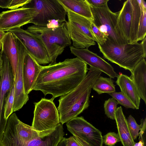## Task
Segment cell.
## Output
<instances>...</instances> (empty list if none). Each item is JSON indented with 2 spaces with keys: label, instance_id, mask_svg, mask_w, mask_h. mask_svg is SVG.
<instances>
[{
  "label": "cell",
  "instance_id": "83f0119b",
  "mask_svg": "<svg viewBox=\"0 0 146 146\" xmlns=\"http://www.w3.org/2000/svg\"><path fill=\"white\" fill-rule=\"evenodd\" d=\"M126 120L132 137L133 140H136L139 136L140 125L136 123L135 119L131 115L129 116Z\"/></svg>",
  "mask_w": 146,
  "mask_h": 146
},
{
  "label": "cell",
  "instance_id": "8fae6325",
  "mask_svg": "<svg viewBox=\"0 0 146 146\" xmlns=\"http://www.w3.org/2000/svg\"><path fill=\"white\" fill-rule=\"evenodd\" d=\"M36 14L34 8L23 7L3 11L0 13V30L7 32L13 29L20 28L30 23Z\"/></svg>",
  "mask_w": 146,
  "mask_h": 146
},
{
  "label": "cell",
  "instance_id": "e575fe53",
  "mask_svg": "<svg viewBox=\"0 0 146 146\" xmlns=\"http://www.w3.org/2000/svg\"><path fill=\"white\" fill-rule=\"evenodd\" d=\"M62 23L58 20H52L48 22L46 27L48 28L55 29L58 27Z\"/></svg>",
  "mask_w": 146,
  "mask_h": 146
},
{
  "label": "cell",
  "instance_id": "5b68a950",
  "mask_svg": "<svg viewBox=\"0 0 146 146\" xmlns=\"http://www.w3.org/2000/svg\"><path fill=\"white\" fill-rule=\"evenodd\" d=\"M65 22L72 46L77 48H88L98 42L91 28V21L70 11H67Z\"/></svg>",
  "mask_w": 146,
  "mask_h": 146
},
{
  "label": "cell",
  "instance_id": "f1b7e54d",
  "mask_svg": "<svg viewBox=\"0 0 146 146\" xmlns=\"http://www.w3.org/2000/svg\"><path fill=\"white\" fill-rule=\"evenodd\" d=\"M103 143L108 146H114L118 142H121L118 133L110 132L102 136Z\"/></svg>",
  "mask_w": 146,
  "mask_h": 146
},
{
  "label": "cell",
  "instance_id": "5bb4252c",
  "mask_svg": "<svg viewBox=\"0 0 146 146\" xmlns=\"http://www.w3.org/2000/svg\"><path fill=\"white\" fill-rule=\"evenodd\" d=\"M71 53L90 66L108 75L111 78H114L118 74L113 67L104 59L86 48H77L70 46Z\"/></svg>",
  "mask_w": 146,
  "mask_h": 146
},
{
  "label": "cell",
  "instance_id": "ab89813d",
  "mask_svg": "<svg viewBox=\"0 0 146 146\" xmlns=\"http://www.w3.org/2000/svg\"><path fill=\"white\" fill-rule=\"evenodd\" d=\"M134 146H144L143 142L141 141L137 143H135Z\"/></svg>",
  "mask_w": 146,
  "mask_h": 146
},
{
  "label": "cell",
  "instance_id": "ba28073f",
  "mask_svg": "<svg viewBox=\"0 0 146 146\" xmlns=\"http://www.w3.org/2000/svg\"><path fill=\"white\" fill-rule=\"evenodd\" d=\"M53 100L42 98L35 102L34 117L31 127L37 131L48 130L60 123L59 113Z\"/></svg>",
  "mask_w": 146,
  "mask_h": 146
},
{
  "label": "cell",
  "instance_id": "d590c367",
  "mask_svg": "<svg viewBox=\"0 0 146 146\" xmlns=\"http://www.w3.org/2000/svg\"><path fill=\"white\" fill-rule=\"evenodd\" d=\"M12 0H0V7L8 8Z\"/></svg>",
  "mask_w": 146,
  "mask_h": 146
},
{
  "label": "cell",
  "instance_id": "d6a6232c",
  "mask_svg": "<svg viewBox=\"0 0 146 146\" xmlns=\"http://www.w3.org/2000/svg\"><path fill=\"white\" fill-rule=\"evenodd\" d=\"M90 5L95 7H101L108 4L109 0H87Z\"/></svg>",
  "mask_w": 146,
  "mask_h": 146
},
{
  "label": "cell",
  "instance_id": "8d00e7d4",
  "mask_svg": "<svg viewBox=\"0 0 146 146\" xmlns=\"http://www.w3.org/2000/svg\"><path fill=\"white\" fill-rule=\"evenodd\" d=\"M143 53L145 58L146 56V37H145L141 42Z\"/></svg>",
  "mask_w": 146,
  "mask_h": 146
},
{
  "label": "cell",
  "instance_id": "8992f818",
  "mask_svg": "<svg viewBox=\"0 0 146 146\" xmlns=\"http://www.w3.org/2000/svg\"><path fill=\"white\" fill-rule=\"evenodd\" d=\"M93 17L92 21L107 36V39L117 44L127 43L118 26V12H112L108 4L99 7L90 6Z\"/></svg>",
  "mask_w": 146,
  "mask_h": 146
},
{
  "label": "cell",
  "instance_id": "4fadbf2b",
  "mask_svg": "<svg viewBox=\"0 0 146 146\" xmlns=\"http://www.w3.org/2000/svg\"><path fill=\"white\" fill-rule=\"evenodd\" d=\"M0 55L3 60V72L0 77V141L2 140L7 120L4 117V104L5 97L14 83L13 76L10 62L1 51Z\"/></svg>",
  "mask_w": 146,
  "mask_h": 146
},
{
  "label": "cell",
  "instance_id": "277c9868",
  "mask_svg": "<svg viewBox=\"0 0 146 146\" xmlns=\"http://www.w3.org/2000/svg\"><path fill=\"white\" fill-rule=\"evenodd\" d=\"M26 30L43 43L49 57L50 64L56 63L57 58L62 53L65 48L71 44L65 22L55 29L33 25L28 27Z\"/></svg>",
  "mask_w": 146,
  "mask_h": 146
},
{
  "label": "cell",
  "instance_id": "3957f363",
  "mask_svg": "<svg viewBox=\"0 0 146 146\" xmlns=\"http://www.w3.org/2000/svg\"><path fill=\"white\" fill-rule=\"evenodd\" d=\"M98 44L104 58L131 72L141 60L145 58L141 43L117 44L107 39L103 44Z\"/></svg>",
  "mask_w": 146,
  "mask_h": 146
},
{
  "label": "cell",
  "instance_id": "e0dca14e",
  "mask_svg": "<svg viewBox=\"0 0 146 146\" xmlns=\"http://www.w3.org/2000/svg\"><path fill=\"white\" fill-rule=\"evenodd\" d=\"M131 73L130 78L135 84L140 98L146 104V62L145 58L137 64Z\"/></svg>",
  "mask_w": 146,
  "mask_h": 146
},
{
  "label": "cell",
  "instance_id": "9c48e42d",
  "mask_svg": "<svg viewBox=\"0 0 146 146\" xmlns=\"http://www.w3.org/2000/svg\"><path fill=\"white\" fill-rule=\"evenodd\" d=\"M68 130L82 146H102L101 132L82 116L77 117L66 123Z\"/></svg>",
  "mask_w": 146,
  "mask_h": 146
},
{
  "label": "cell",
  "instance_id": "74e56055",
  "mask_svg": "<svg viewBox=\"0 0 146 146\" xmlns=\"http://www.w3.org/2000/svg\"><path fill=\"white\" fill-rule=\"evenodd\" d=\"M3 60L0 55V77L2 76L3 72Z\"/></svg>",
  "mask_w": 146,
  "mask_h": 146
},
{
  "label": "cell",
  "instance_id": "6da1fadb",
  "mask_svg": "<svg viewBox=\"0 0 146 146\" xmlns=\"http://www.w3.org/2000/svg\"><path fill=\"white\" fill-rule=\"evenodd\" d=\"M87 64L76 57L42 66L33 90L41 91L51 99L64 96L76 88L87 74Z\"/></svg>",
  "mask_w": 146,
  "mask_h": 146
},
{
  "label": "cell",
  "instance_id": "7402d4cb",
  "mask_svg": "<svg viewBox=\"0 0 146 146\" xmlns=\"http://www.w3.org/2000/svg\"><path fill=\"white\" fill-rule=\"evenodd\" d=\"M141 0H131L132 7L131 21L129 43L137 42V35L140 19Z\"/></svg>",
  "mask_w": 146,
  "mask_h": 146
},
{
  "label": "cell",
  "instance_id": "ac0fdd59",
  "mask_svg": "<svg viewBox=\"0 0 146 146\" xmlns=\"http://www.w3.org/2000/svg\"><path fill=\"white\" fill-rule=\"evenodd\" d=\"M116 83L121 92L133 104L136 109H139L141 98L133 81L130 77L122 74L118 75Z\"/></svg>",
  "mask_w": 146,
  "mask_h": 146
},
{
  "label": "cell",
  "instance_id": "cb8c5ba5",
  "mask_svg": "<svg viewBox=\"0 0 146 146\" xmlns=\"http://www.w3.org/2000/svg\"><path fill=\"white\" fill-rule=\"evenodd\" d=\"M14 83L7 94L5 100L4 106V115L5 119L7 120L10 115L13 113V106L14 99Z\"/></svg>",
  "mask_w": 146,
  "mask_h": 146
},
{
  "label": "cell",
  "instance_id": "4316f807",
  "mask_svg": "<svg viewBox=\"0 0 146 146\" xmlns=\"http://www.w3.org/2000/svg\"><path fill=\"white\" fill-rule=\"evenodd\" d=\"M115 99L118 104H120L127 108L135 109V107L132 102L121 92H114L109 94Z\"/></svg>",
  "mask_w": 146,
  "mask_h": 146
},
{
  "label": "cell",
  "instance_id": "f35d334b",
  "mask_svg": "<svg viewBox=\"0 0 146 146\" xmlns=\"http://www.w3.org/2000/svg\"><path fill=\"white\" fill-rule=\"evenodd\" d=\"M6 32L0 30V42H1L4 37Z\"/></svg>",
  "mask_w": 146,
  "mask_h": 146
},
{
  "label": "cell",
  "instance_id": "484cf974",
  "mask_svg": "<svg viewBox=\"0 0 146 146\" xmlns=\"http://www.w3.org/2000/svg\"><path fill=\"white\" fill-rule=\"evenodd\" d=\"M118 103L113 98L106 100L104 103V109L105 114L109 118L115 120L116 110Z\"/></svg>",
  "mask_w": 146,
  "mask_h": 146
},
{
  "label": "cell",
  "instance_id": "60d3db41",
  "mask_svg": "<svg viewBox=\"0 0 146 146\" xmlns=\"http://www.w3.org/2000/svg\"><path fill=\"white\" fill-rule=\"evenodd\" d=\"M141 5L144 9L146 10V2L144 0H141Z\"/></svg>",
  "mask_w": 146,
  "mask_h": 146
},
{
  "label": "cell",
  "instance_id": "b9f144b4",
  "mask_svg": "<svg viewBox=\"0 0 146 146\" xmlns=\"http://www.w3.org/2000/svg\"><path fill=\"white\" fill-rule=\"evenodd\" d=\"M1 45H0V50L1 49Z\"/></svg>",
  "mask_w": 146,
  "mask_h": 146
},
{
  "label": "cell",
  "instance_id": "2e32d148",
  "mask_svg": "<svg viewBox=\"0 0 146 146\" xmlns=\"http://www.w3.org/2000/svg\"><path fill=\"white\" fill-rule=\"evenodd\" d=\"M1 42V50L10 62L14 79L17 71L18 61V50L16 37L11 32L7 31Z\"/></svg>",
  "mask_w": 146,
  "mask_h": 146
},
{
  "label": "cell",
  "instance_id": "52a82bcc",
  "mask_svg": "<svg viewBox=\"0 0 146 146\" xmlns=\"http://www.w3.org/2000/svg\"><path fill=\"white\" fill-rule=\"evenodd\" d=\"M23 7L34 8L36 11V15L30 22L35 25L46 27L52 20L62 23L66 21L67 12L58 0H31Z\"/></svg>",
  "mask_w": 146,
  "mask_h": 146
},
{
  "label": "cell",
  "instance_id": "7a4b0ae2",
  "mask_svg": "<svg viewBox=\"0 0 146 146\" xmlns=\"http://www.w3.org/2000/svg\"><path fill=\"white\" fill-rule=\"evenodd\" d=\"M102 72L90 66L89 71L81 83L72 91L60 97L57 108L60 123L63 125L87 109L92 86Z\"/></svg>",
  "mask_w": 146,
  "mask_h": 146
},
{
  "label": "cell",
  "instance_id": "4dcf8cb0",
  "mask_svg": "<svg viewBox=\"0 0 146 146\" xmlns=\"http://www.w3.org/2000/svg\"><path fill=\"white\" fill-rule=\"evenodd\" d=\"M140 131L139 133V140L143 143L144 146H146L145 130L146 128V118L142 119L141 121Z\"/></svg>",
  "mask_w": 146,
  "mask_h": 146
},
{
  "label": "cell",
  "instance_id": "603a6c76",
  "mask_svg": "<svg viewBox=\"0 0 146 146\" xmlns=\"http://www.w3.org/2000/svg\"><path fill=\"white\" fill-rule=\"evenodd\" d=\"M114 81L110 78L100 76L96 80L92 87V89L99 94L103 93L108 94L115 92Z\"/></svg>",
  "mask_w": 146,
  "mask_h": 146
},
{
  "label": "cell",
  "instance_id": "836d02e7",
  "mask_svg": "<svg viewBox=\"0 0 146 146\" xmlns=\"http://www.w3.org/2000/svg\"><path fill=\"white\" fill-rule=\"evenodd\" d=\"M65 146H82L73 136L65 138Z\"/></svg>",
  "mask_w": 146,
  "mask_h": 146
},
{
  "label": "cell",
  "instance_id": "7c38bea8",
  "mask_svg": "<svg viewBox=\"0 0 146 146\" xmlns=\"http://www.w3.org/2000/svg\"><path fill=\"white\" fill-rule=\"evenodd\" d=\"M16 40L18 50V61L17 71L13 79L15 88L13 112L21 109L29 100V95L25 91L23 75V60L26 50L16 37Z\"/></svg>",
  "mask_w": 146,
  "mask_h": 146
},
{
  "label": "cell",
  "instance_id": "30bf717a",
  "mask_svg": "<svg viewBox=\"0 0 146 146\" xmlns=\"http://www.w3.org/2000/svg\"><path fill=\"white\" fill-rule=\"evenodd\" d=\"M9 31L21 42L27 52L40 64L50 63L49 57L44 45L35 35L21 28L13 29Z\"/></svg>",
  "mask_w": 146,
  "mask_h": 146
},
{
  "label": "cell",
  "instance_id": "1f68e13d",
  "mask_svg": "<svg viewBox=\"0 0 146 146\" xmlns=\"http://www.w3.org/2000/svg\"><path fill=\"white\" fill-rule=\"evenodd\" d=\"M31 0H12L8 9L11 10L17 9L29 3Z\"/></svg>",
  "mask_w": 146,
  "mask_h": 146
},
{
  "label": "cell",
  "instance_id": "ffe728a7",
  "mask_svg": "<svg viewBox=\"0 0 146 146\" xmlns=\"http://www.w3.org/2000/svg\"><path fill=\"white\" fill-rule=\"evenodd\" d=\"M116 121L121 142L123 146H134L135 142L133 139L129 129L126 119L121 106L117 108L115 112Z\"/></svg>",
  "mask_w": 146,
  "mask_h": 146
},
{
  "label": "cell",
  "instance_id": "9a60e30c",
  "mask_svg": "<svg viewBox=\"0 0 146 146\" xmlns=\"http://www.w3.org/2000/svg\"><path fill=\"white\" fill-rule=\"evenodd\" d=\"M42 66L26 50L23 60V75L25 91L27 94L28 95L33 90Z\"/></svg>",
  "mask_w": 146,
  "mask_h": 146
},
{
  "label": "cell",
  "instance_id": "7bdbcfd3",
  "mask_svg": "<svg viewBox=\"0 0 146 146\" xmlns=\"http://www.w3.org/2000/svg\"><path fill=\"white\" fill-rule=\"evenodd\" d=\"M1 45V42H0V45Z\"/></svg>",
  "mask_w": 146,
  "mask_h": 146
},
{
  "label": "cell",
  "instance_id": "f546056e",
  "mask_svg": "<svg viewBox=\"0 0 146 146\" xmlns=\"http://www.w3.org/2000/svg\"><path fill=\"white\" fill-rule=\"evenodd\" d=\"M91 28L92 31L98 41V44H103L107 40L106 36L91 21Z\"/></svg>",
  "mask_w": 146,
  "mask_h": 146
},
{
  "label": "cell",
  "instance_id": "d6986e66",
  "mask_svg": "<svg viewBox=\"0 0 146 146\" xmlns=\"http://www.w3.org/2000/svg\"><path fill=\"white\" fill-rule=\"evenodd\" d=\"M132 7L131 0L124 3L121 10L118 12V26L127 43H129L131 21Z\"/></svg>",
  "mask_w": 146,
  "mask_h": 146
},
{
  "label": "cell",
  "instance_id": "d4e9b609",
  "mask_svg": "<svg viewBox=\"0 0 146 146\" xmlns=\"http://www.w3.org/2000/svg\"><path fill=\"white\" fill-rule=\"evenodd\" d=\"M141 3V13L137 35V42L142 40L146 35V10L142 7Z\"/></svg>",
  "mask_w": 146,
  "mask_h": 146
},
{
  "label": "cell",
  "instance_id": "44dd1931",
  "mask_svg": "<svg viewBox=\"0 0 146 146\" xmlns=\"http://www.w3.org/2000/svg\"><path fill=\"white\" fill-rule=\"evenodd\" d=\"M67 12L70 11L92 21L93 17L87 0H58Z\"/></svg>",
  "mask_w": 146,
  "mask_h": 146
}]
</instances>
